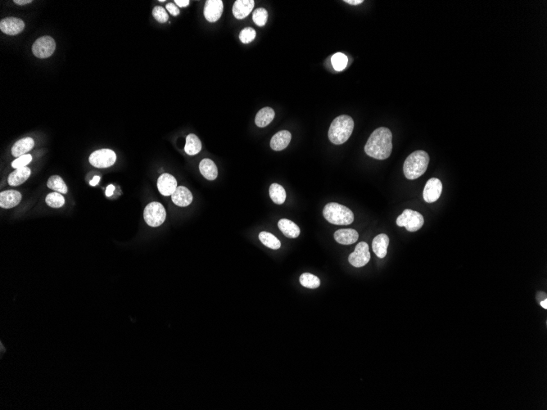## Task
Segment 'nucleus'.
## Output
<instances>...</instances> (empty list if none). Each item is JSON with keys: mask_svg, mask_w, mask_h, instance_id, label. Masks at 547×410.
I'll return each instance as SVG.
<instances>
[{"mask_svg": "<svg viewBox=\"0 0 547 410\" xmlns=\"http://www.w3.org/2000/svg\"><path fill=\"white\" fill-rule=\"evenodd\" d=\"M292 134L288 130H281L275 134L270 140V147L274 151H282L285 149L290 143Z\"/></svg>", "mask_w": 547, "mask_h": 410, "instance_id": "obj_17", "label": "nucleus"}, {"mask_svg": "<svg viewBox=\"0 0 547 410\" xmlns=\"http://www.w3.org/2000/svg\"><path fill=\"white\" fill-rule=\"evenodd\" d=\"M166 10H167V11H168L169 12H170V13L172 15V16H178V15H179V7H178L175 4V3H173V2H169V3H167V4H166Z\"/></svg>", "mask_w": 547, "mask_h": 410, "instance_id": "obj_36", "label": "nucleus"}, {"mask_svg": "<svg viewBox=\"0 0 547 410\" xmlns=\"http://www.w3.org/2000/svg\"><path fill=\"white\" fill-rule=\"evenodd\" d=\"M45 202L50 207L60 208L65 204V198L59 193H51L47 195Z\"/></svg>", "mask_w": 547, "mask_h": 410, "instance_id": "obj_30", "label": "nucleus"}, {"mask_svg": "<svg viewBox=\"0 0 547 410\" xmlns=\"http://www.w3.org/2000/svg\"><path fill=\"white\" fill-rule=\"evenodd\" d=\"M177 188V181L175 177L169 174H162L157 180V188L163 196L172 195Z\"/></svg>", "mask_w": 547, "mask_h": 410, "instance_id": "obj_13", "label": "nucleus"}, {"mask_svg": "<svg viewBox=\"0 0 547 410\" xmlns=\"http://www.w3.org/2000/svg\"><path fill=\"white\" fill-rule=\"evenodd\" d=\"M99 181H100V177L99 176H94V177H93V179H92V180H91L90 182H89V184H90L91 186H95V185H97V184H98V182H99Z\"/></svg>", "mask_w": 547, "mask_h": 410, "instance_id": "obj_41", "label": "nucleus"}, {"mask_svg": "<svg viewBox=\"0 0 547 410\" xmlns=\"http://www.w3.org/2000/svg\"><path fill=\"white\" fill-rule=\"evenodd\" d=\"M171 199L176 206L184 207V206H188L192 203V202H193V195H192V193L188 188H185L184 186H179V187L176 188L175 192L172 193Z\"/></svg>", "mask_w": 547, "mask_h": 410, "instance_id": "obj_14", "label": "nucleus"}, {"mask_svg": "<svg viewBox=\"0 0 547 410\" xmlns=\"http://www.w3.org/2000/svg\"><path fill=\"white\" fill-rule=\"evenodd\" d=\"M278 226L279 229L281 230L282 233L284 234V236H286L287 238H298L300 235L299 227L296 225L295 223H293L291 220H287V219H282L279 220L278 223Z\"/></svg>", "mask_w": 547, "mask_h": 410, "instance_id": "obj_23", "label": "nucleus"}, {"mask_svg": "<svg viewBox=\"0 0 547 410\" xmlns=\"http://www.w3.org/2000/svg\"><path fill=\"white\" fill-rule=\"evenodd\" d=\"M323 215L328 222L335 225H349L354 221V214L349 208L336 202L324 207Z\"/></svg>", "mask_w": 547, "mask_h": 410, "instance_id": "obj_4", "label": "nucleus"}, {"mask_svg": "<svg viewBox=\"0 0 547 410\" xmlns=\"http://www.w3.org/2000/svg\"><path fill=\"white\" fill-rule=\"evenodd\" d=\"M253 0H237L233 6V14L237 19H243L251 13L254 7Z\"/></svg>", "mask_w": 547, "mask_h": 410, "instance_id": "obj_16", "label": "nucleus"}, {"mask_svg": "<svg viewBox=\"0 0 547 410\" xmlns=\"http://www.w3.org/2000/svg\"><path fill=\"white\" fill-rule=\"evenodd\" d=\"M199 170L202 176L208 179L214 180L218 176V170L216 164L210 159H203L199 164Z\"/></svg>", "mask_w": 547, "mask_h": 410, "instance_id": "obj_21", "label": "nucleus"}, {"mask_svg": "<svg viewBox=\"0 0 547 410\" xmlns=\"http://www.w3.org/2000/svg\"><path fill=\"white\" fill-rule=\"evenodd\" d=\"M31 160V155H23V156L17 157L16 160H14V161H12L11 167L14 168V169H19V168L25 167V166H27L28 164L30 163Z\"/></svg>", "mask_w": 547, "mask_h": 410, "instance_id": "obj_35", "label": "nucleus"}, {"mask_svg": "<svg viewBox=\"0 0 547 410\" xmlns=\"http://www.w3.org/2000/svg\"><path fill=\"white\" fill-rule=\"evenodd\" d=\"M299 281L303 287L311 288V289H315V288H319L320 286V280L318 277H316V275H313V274H309V273L302 274L300 276Z\"/></svg>", "mask_w": 547, "mask_h": 410, "instance_id": "obj_29", "label": "nucleus"}, {"mask_svg": "<svg viewBox=\"0 0 547 410\" xmlns=\"http://www.w3.org/2000/svg\"><path fill=\"white\" fill-rule=\"evenodd\" d=\"M31 171H30V168L25 167L19 168V169H16V170H14L13 172H11L8 176V184L10 186H16L20 185L23 183H25L27 180L28 178L30 177Z\"/></svg>", "mask_w": 547, "mask_h": 410, "instance_id": "obj_20", "label": "nucleus"}, {"mask_svg": "<svg viewBox=\"0 0 547 410\" xmlns=\"http://www.w3.org/2000/svg\"><path fill=\"white\" fill-rule=\"evenodd\" d=\"M114 190H115V187L112 184L107 186V189H106V196L111 197L113 194Z\"/></svg>", "mask_w": 547, "mask_h": 410, "instance_id": "obj_38", "label": "nucleus"}, {"mask_svg": "<svg viewBox=\"0 0 547 410\" xmlns=\"http://www.w3.org/2000/svg\"><path fill=\"white\" fill-rule=\"evenodd\" d=\"M541 306H542V307H543V308L545 309V310H547V298H546V299H544V301H542V302H541Z\"/></svg>", "mask_w": 547, "mask_h": 410, "instance_id": "obj_42", "label": "nucleus"}, {"mask_svg": "<svg viewBox=\"0 0 547 410\" xmlns=\"http://www.w3.org/2000/svg\"><path fill=\"white\" fill-rule=\"evenodd\" d=\"M25 29V22L21 19L9 16L0 21V29L8 35H16Z\"/></svg>", "mask_w": 547, "mask_h": 410, "instance_id": "obj_11", "label": "nucleus"}, {"mask_svg": "<svg viewBox=\"0 0 547 410\" xmlns=\"http://www.w3.org/2000/svg\"><path fill=\"white\" fill-rule=\"evenodd\" d=\"M370 260V250L367 243L361 242L357 245L354 252L348 257L349 263L354 267H363L369 263Z\"/></svg>", "mask_w": 547, "mask_h": 410, "instance_id": "obj_9", "label": "nucleus"}, {"mask_svg": "<svg viewBox=\"0 0 547 410\" xmlns=\"http://www.w3.org/2000/svg\"><path fill=\"white\" fill-rule=\"evenodd\" d=\"M152 16L160 23H165L168 20L169 16L166 9L161 6H157L152 10Z\"/></svg>", "mask_w": 547, "mask_h": 410, "instance_id": "obj_34", "label": "nucleus"}, {"mask_svg": "<svg viewBox=\"0 0 547 410\" xmlns=\"http://www.w3.org/2000/svg\"><path fill=\"white\" fill-rule=\"evenodd\" d=\"M259 239L266 247L270 249L278 250L281 247V243L275 236L268 232H261L259 234Z\"/></svg>", "mask_w": 547, "mask_h": 410, "instance_id": "obj_27", "label": "nucleus"}, {"mask_svg": "<svg viewBox=\"0 0 547 410\" xmlns=\"http://www.w3.org/2000/svg\"><path fill=\"white\" fill-rule=\"evenodd\" d=\"M166 217V210L159 202H151L144 209L143 218L149 226H160L163 224Z\"/></svg>", "mask_w": 547, "mask_h": 410, "instance_id": "obj_6", "label": "nucleus"}, {"mask_svg": "<svg viewBox=\"0 0 547 410\" xmlns=\"http://www.w3.org/2000/svg\"><path fill=\"white\" fill-rule=\"evenodd\" d=\"M442 192H443V184L440 181V179L432 178L429 179L425 184L423 197L425 202L428 203H433L439 199Z\"/></svg>", "mask_w": 547, "mask_h": 410, "instance_id": "obj_10", "label": "nucleus"}, {"mask_svg": "<svg viewBox=\"0 0 547 410\" xmlns=\"http://www.w3.org/2000/svg\"><path fill=\"white\" fill-rule=\"evenodd\" d=\"M175 2L180 7H187L189 4V0H175Z\"/></svg>", "mask_w": 547, "mask_h": 410, "instance_id": "obj_37", "label": "nucleus"}, {"mask_svg": "<svg viewBox=\"0 0 547 410\" xmlns=\"http://www.w3.org/2000/svg\"><path fill=\"white\" fill-rule=\"evenodd\" d=\"M47 186L50 189L54 190L55 192L59 193H67L68 188L67 186L65 184L63 179H61V177L58 175H52L48 179V183H47Z\"/></svg>", "mask_w": 547, "mask_h": 410, "instance_id": "obj_28", "label": "nucleus"}, {"mask_svg": "<svg viewBox=\"0 0 547 410\" xmlns=\"http://www.w3.org/2000/svg\"><path fill=\"white\" fill-rule=\"evenodd\" d=\"M13 2H15V3H16V4L25 5L30 3V2H32V1L31 0H14Z\"/></svg>", "mask_w": 547, "mask_h": 410, "instance_id": "obj_40", "label": "nucleus"}, {"mask_svg": "<svg viewBox=\"0 0 547 410\" xmlns=\"http://www.w3.org/2000/svg\"><path fill=\"white\" fill-rule=\"evenodd\" d=\"M392 151L393 134L390 129L386 127H380L375 129L365 146L366 154L377 160H385L388 158Z\"/></svg>", "mask_w": 547, "mask_h": 410, "instance_id": "obj_1", "label": "nucleus"}, {"mask_svg": "<svg viewBox=\"0 0 547 410\" xmlns=\"http://www.w3.org/2000/svg\"><path fill=\"white\" fill-rule=\"evenodd\" d=\"M223 2L221 0H208L205 3L204 16L209 22H216L222 15Z\"/></svg>", "mask_w": 547, "mask_h": 410, "instance_id": "obj_12", "label": "nucleus"}, {"mask_svg": "<svg viewBox=\"0 0 547 410\" xmlns=\"http://www.w3.org/2000/svg\"><path fill=\"white\" fill-rule=\"evenodd\" d=\"M268 19V12L265 8H257L255 10L252 15V20H254L256 25L258 26H264L266 25Z\"/></svg>", "mask_w": 547, "mask_h": 410, "instance_id": "obj_32", "label": "nucleus"}, {"mask_svg": "<svg viewBox=\"0 0 547 410\" xmlns=\"http://www.w3.org/2000/svg\"><path fill=\"white\" fill-rule=\"evenodd\" d=\"M21 194L15 190H7L0 193V206L2 208L10 209L20 203Z\"/></svg>", "mask_w": 547, "mask_h": 410, "instance_id": "obj_15", "label": "nucleus"}, {"mask_svg": "<svg viewBox=\"0 0 547 410\" xmlns=\"http://www.w3.org/2000/svg\"><path fill=\"white\" fill-rule=\"evenodd\" d=\"M348 57L342 52H337L331 57L332 65L337 71L344 70L348 66Z\"/></svg>", "mask_w": 547, "mask_h": 410, "instance_id": "obj_31", "label": "nucleus"}, {"mask_svg": "<svg viewBox=\"0 0 547 410\" xmlns=\"http://www.w3.org/2000/svg\"><path fill=\"white\" fill-rule=\"evenodd\" d=\"M116 161V153L111 149L97 150L89 156V162L96 168L110 167Z\"/></svg>", "mask_w": 547, "mask_h": 410, "instance_id": "obj_8", "label": "nucleus"}, {"mask_svg": "<svg viewBox=\"0 0 547 410\" xmlns=\"http://www.w3.org/2000/svg\"><path fill=\"white\" fill-rule=\"evenodd\" d=\"M354 129V120L351 116L342 115L335 118L329 130V138L331 143L340 145L346 143L352 135Z\"/></svg>", "mask_w": 547, "mask_h": 410, "instance_id": "obj_2", "label": "nucleus"}, {"mask_svg": "<svg viewBox=\"0 0 547 410\" xmlns=\"http://www.w3.org/2000/svg\"><path fill=\"white\" fill-rule=\"evenodd\" d=\"M429 163V156L425 151H416L411 153L405 161L403 171L407 179L414 180L425 174Z\"/></svg>", "mask_w": 547, "mask_h": 410, "instance_id": "obj_3", "label": "nucleus"}, {"mask_svg": "<svg viewBox=\"0 0 547 410\" xmlns=\"http://www.w3.org/2000/svg\"><path fill=\"white\" fill-rule=\"evenodd\" d=\"M256 35H257V32L254 29L251 27L244 28L240 32L239 39H240L241 42H243V43H249L252 40H254Z\"/></svg>", "mask_w": 547, "mask_h": 410, "instance_id": "obj_33", "label": "nucleus"}, {"mask_svg": "<svg viewBox=\"0 0 547 410\" xmlns=\"http://www.w3.org/2000/svg\"><path fill=\"white\" fill-rule=\"evenodd\" d=\"M424 223V216L418 211H412L411 209L405 210L397 219V225L399 227H405L409 232L418 231L422 228Z\"/></svg>", "mask_w": 547, "mask_h": 410, "instance_id": "obj_5", "label": "nucleus"}, {"mask_svg": "<svg viewBox=\"0 0 547 410\" xmlns=\"http://www.w3.org/2000/svg\"><path fill=\"white\" fill-rule=\"evenodd\" d=\"M344 2H347L348 4L351 5H359L362 3L364 2L363 0H345Z\"/></svg>", "mask_w": 547, "mask_h": 410, "instance_id": "obj_39", "label": "nucleus"}, {"mask_svg": "<svg viewBox=\"0 0 547 410\" xmlns=\"http://www.w3.org/2000/svg\"><path fill=\"white\" fill-rule=\"evenodd\" d=\"M34 142L31 138H25L17 141L11 147V155L15 157L25 155L34 147Z\"/></svg>", "mask_w": 547, "mask_h": 410, "instance_id": "obj_22", "label": "nucleus"}, {"mask_svg": "<svg viewBox=\"0 0 547 410\" xmlns=\"http://www.w3.org/2000/svg\"><path fill=\"white\" fill-rule=\"evenodd\" d=\"M56 42L51 36L40 37L32 46V52L38 58H47L54 52Z\"/></svg>", "mask_w": 547, "mask_h": 410, "instance_id": "obj_7", "label": "nucleus"}, {"mask_svg": "<svg viewBox=\"0 0 547 410\" xmlns=\"http://www.w3.org/2000/svg\"><path fill=\"white\" fill-rule=\"evenodd\" d=\"M388 245H389L388 236L384 234H379L373 240V251L379 258H384L387 256Z\"/></svg>", "mask_w": 547, "mask_h": 410, "instance_id": "obj_18", "label": "nucleus"}, {"mask_svg": "<svg viewBox=\"0 0 547 410\" xmlns=\"http://www.w3.org/2000/svg\"><path fill=\"white\" fill-rule=\"evenodd\" d=\"M359 234L355 229H339L334 234V239L342 245H351L357 243Z\"/></svg>", "mask_w": 547, "mask_h": 410, "instance_id": "obj_19", "label": "nucleus"}, {"mask_svg": "<svg viewBox=\"0 0 547 410\" xmlns=\"http://www.w3.org/2000/svg\"><path fill=\"white\" fill-rule=\"evenodd\" d=\"M270 197L275 204L282 205L286 200V192L281 185L273 184L270 187Z\"/></svg>", "mask_w": 547, "mask_h": 410, "instance_id": "obj_26", "label": "nucleus"}, {"mask_svg": "<svg viewBox=\"0 0 547 410\" xmlns=\"http://www.w3.org/2000/svg\"><path fill=\"white\" fill-rule=\"evenodd\" d=\"M275 116V111L271 107H264L257 112L255 118V123L258 127H266L274 120Z\"/></svg>", "mask_w": 547, "mask_h": 410, "instance_id": "obj_24", "label": "nucleus"}, {"mask_svg": "<svg viewBox=\"0 0 547 410\" xmlns=\"http://www.w3.org/2000/svg\"><path fill=\"white\" fill-rule=\"evenodd\" d=\"M202 150V143L199 138L195 134H189L186 138V144L184 147V151L189 156H194L198 154Z\"/></svg>", "mask_w": 547, "mask_h": 410, "instance_id": "obj_25", "label": "nucleus"}]
</instances>
